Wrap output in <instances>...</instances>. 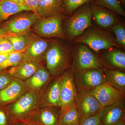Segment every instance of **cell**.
<instances>
[{"label": "cell", "instance_id": "cell-1", "mask_svg": "<svg viewBox=\"0 0 125 125\" xmlns=\"http://www.w3.org/2000/svg\"><path fill=\"white\" fill-rule=\"evenodd\" d=\"M45 60L46 67L53 78L64 73L72 66L69 50L56 42L52 43L45 55Z\"/></svg>", "mask_w": 125, "mask_h": 125}, {"label": "cell", "instance_id": "cell-2", "mask_svg": "<svg viewBox=\"0 0 125 125\" xmlns=\"http://www.w3.org/2000/svg\"><path fill=\"white\" fill-rule=\"evenodd\" d=\"M41 96L31 92L25 93L17 100L4 107L11 125L24 118L38 108Z\"/></svg>", "mask_w": 125, "mask_h": 125}, {"label": "cell", "instance_id": "cell-3", "mask_svg": "<svg viewBox=\"0 0 125 125\" xmlns=\"http://www.w3.org/2000/svg\"><path fill=\"white\" fill-rule=\"evenodd\" d=\"M75 43L88 45L95 52L117 46L114 39L109 33L98 29H90L84 33L75 38Z\"/></svg>", "mask_w": 125, "mask_h": 125}, {"label": "cell", "instance_id": "cell-4", "mask_svg": "<svg viewBox=\"0 0 125 125\" xmlns=\"http://www.w3.org/2000/svg\"><path fill=\"white\" fill-rule=\"evenodd\" d=\"M73 73L78 93L91 92L106 82L103 69H89Z\"/></svg>", "mask_w": 125, "mask_h": 125}, {"label": "cell", "instance_id": "cell-5", "mask_svg": "<svg viewBox=\"0 0 125 125\" xmlns=\"http://www.w3.org/2000/svg\"><path fill=\"white\" fill-rule=\"evenodd\" d=\"M92 9H82L66 21L65 25L66 35L70 40L82 35L92 25Z\"/></svg>", "mask_w": 125, "mask_h": 125}, {"label": "cell", "instance_id": "cell-6", "mask_svg": "<svg viewBox=\"0 0 125 125\" xmlns=\"http://www.w3.org/2000/svg\"><path fill=\"white\" fill-rule=\"evenodd\" d=\"M62 18L59 14L48 18H39L34 23V32L45 37L66 38L62 28Z\"/></svg>", "mask_w": 125, "mask_h": 125}, {"label": "cell", "instance_id": "cell-7", "mask_svg": "<svg viewBox=\"0 0 125 125\" xmlns=\"http://www.w3.org/2000/svg\"><path fill=\"white\" fill-rule=\"evenodd\" d=\"M78 92L71 69L62 74L60 92V115L75 104Z\"/></svg>", "mask_w": 125, "mask_h": 125}, {"label": "cell", "instance_id": "cell-8", "mask_svg": "<svg viewBox=\"0 0 125 125\" xmlns=\"http://www.w3.org/2000/svg\"><path fill=\"white\" fill-rule=\"evenodd\" d=\"M39 18L37 14L32 11L20 14L6 23L1 28L7 35L25 34Z\"/></svg>", "mask_w": 125, "mask_h": 125}, {"label": "cell", "instance_id": "cell-9", "mask_svg": "<svg viewBox=\"0 0 125 125\" xmlns=\"http://www.w3.org/2000/svg\"><path fill=\"white\" fill-rule=\"evenodd\" d=\"M71 69L73 72L91 69H103L101 62L93 52L85 45H80L73 57Z\"/></svg>", "mask_w": 125, "mask_h": 125}, {"label": "cell", "instance_id": "cell-10", "mask_svg": "<svg viewBox=\"0 0 125 125\" xmlns=\"http://www.w3.org/2000/svg\"><path fill=\"white\" fill-rule=\"evenodd\" d=\"M53 78L46 67L42 64L31 77L23 82L27 92L42 97Z\"/></svg>", "mask_w": 125, "mask_h": 125}, {"label": "cell", "instance_id": "cell-11", "mask_svg": "<svg viewBox=\"0 0 125 125\" xmlns=\"http://www.w3.org/2000/svg\"><path fill=\"white\" fill-rule=\"evenodd\" d=\"M103 108L125 100V93L116 89L107 82L90 92Z\"/></svg>", "mask_w": 125, "mask_h": 125}, {"label": "cell", "instance_id": "cell-12", "mask_svg": "<svg viewBox=\"0 0 125 125\" xmlns=\"http://www.w3.org/2000/svg\"><path fill=\"white\" fill-rule=\"evenodd\" d=\"M60 108L58 107L39 108L24 118L39 125H60Z\"/></svg>", "mask_w": 125, "mask_h": 125}, {"label": "cell", "instance_id": "cell-13", "mask_svg": "<svg viewBox=\"0 0 125 125\" xmlns=\"http://www.w3.org/2000/svg\"><path fill=\"white\" fill-rule=\"evenodd\" d=\"M80 121L98 113L103 107L90 92L78 93L75 101Z\"/></svg>", "mask_w": 125, "mask_h": 125}, {"label": "cell", "instance_id": "cell-14", "mask_svg": "<svg viewBox=\"0 0 125 125\" xmlns=\"http://www.w3.org/2000/svg\"><path fill=\"white\" fill-rule=\"evenodd\" d=\"M62 74L51 80L39 101L38 108L55 106L60 107V92Z\"/></svg>", "mask_w": 125, "mask_h": 125}, {"label": "cell", "instance_id": "cell-15", "mask_svg": "<svg viewBox=\"0 0 125 125\" xmlns=\"http://www.w3.org/2000/svg\"><path fill=\"white\" fill-rule=\"evenodd\" d=\"M23 81L14 78L7 87L0 91V107H5L27 92Z\"/></svg>", "mask_w": 125, "mask_h": 125}, {"label": "cell", "instance_id": "cell-16", "mask_svg": "<svg viewBox=\"0 0 125 125\" xmlns=\"http://www.w3.org/2000/svg\"><path fill=\"white\" fill-rule=\"evenodd\" d=\"M51 43L49 40L33 38L24 52L23 60L42 63Z\"/></svg>", "mask_w": 125, "mask_h": 125}, {"label": "cell", "instance_id": "cell-17", "mask_svg": "<svg viewBox=\"0 0 125 125\" xmlns=\"http://www.w3.org/2000/svg\"><path fill=\"white\" fill-rule=\"evenodd\" d=\"M125 100L103 108L101 125H113L119 121L125 120Z\"/></svg>", "mask_w": 125, "mask_h": 125}, {"label": "cell", "instance_id": "cell-18", "mask_svg": "<svg viewBox=\"0 0 125 125\" xmlns=\"http://www.w3.org/2000/svg\"><path fill=\"white\" fill-rule=\"evenodd\" d=\"M42 64V63L23 60L7 71L14 78L24 81L31 77Z\"/></svg>", "mask_w": 125, "mask_h": 125}, {"label": "cell", "instance_id": "cell-19", "mask_svg": "<svg viewBox=\"0 0 125 125\" xmlns=\"http://www.w3.org/2000/svg\"><path fill=\"white\" fill-rule=\"evenodd\" d=\"M61 0H41L36 11L40 18H48L59 14L62 10Z\"/></svg>", "mask_w": 125, "mask_h": 125}, {"label": "cell", "instance_id": "cell-20", "mask_svg": "<svg viewBox=\"0 0 125 125\" xmlns=\"http://www.w3.org/2000/svg\"><path fill=\"white\" fill-rule=\"evenodd\" d=\"M23 11H31L22 4L16 3L9 0H0V23L11 16Z\"/></svg>", "mask_w": 125, "mask_h": 125}, {"label": "cell", "instance_id": "cell-21", "mask_svg": "<svg viewBox=\"0 0 125 125\" xmlns=\"http://www.w3.org/2000/svg\"><path fill=\"white\" fill-rule=\"evenodd\" d=\"M103 69L106 82L116 89L125 93V73L119 70Z\"/></svg>", "mask_w": 125, "mask_h": 125}, {"label": "cell", "instance_id": "cell-22", "mask_svg": "<svg viewBox=\"0 0 125 125\" xmlns=\"http://www.w3.org/2000/svg\"><path fill=\"white\" fill-rule=\"evenodd\" d=\"M92 15L97 23L101 27L109 28L115 24L116 19L114 16L105 10L99 7L92 9Z\"/></svg>", "mask_w": 125, "mask_h": 125}, {"label": "cell", "instance_id": "cell-23", "mask_svg": "<svg viewBox=\"0 0 125 125\" xmlns=\"http://www.w3.org/2000/svg\"><path fill=\"white\" fill-rule=\"evenodd\" d=\"M106 61L112 66L123 70L125 69V53L118 49L110 50L105 53Z\"/></svg>", "mask_w": 125, "mask_h": 125}, {"label": "cell", "instance_id": "cell-24", "mask_svg": "<svg viewBox=\"0 0 125 125\" xmlns=\"http://www.w3.org/2000/svg\"><path fill=\"white\" fill-rule=\"evenodd\" d=\"M27 34L8 35L5 36L11 43L14 51H25L33 38L27 36Z\"/></svg>", "mask_w": 125, "mask_h": 125}, {"label": "cell", "instance_id": "cell-25", "mask_svg": "<svg viewBox=\"0 0 125 125\" xmlns=\"http://www.w3.org/2000/svg\"><path fill=\"white\" fill-rule=\"evenodd\" d=\"M80 117L75 104L72 105L60 116V125H79Z\"/></svg>", "mask_w": 125, "mask_h": 125}, {"label": "cell", "instance_id": "cell-26", "mask_svg": "<svg viewBox=\"0 0 125 125\" xmlns=\"http://www.w3.org/2000/svg\"><path fill=\"white\" fill-rule=\"evenodd\" d=\"M25 51L13 52L9 53L8 57L0 65V71L5 70L10 67H13L23 61Z\"/></svg>", "mask_w": 125, "mask_h": 125}, {"label": "cell", "instance_id": "cell-27", "mask_svg": "<svg viewBox=\"0 0 125 125\" xmlns=\"http://www.w3.org/2000/svg\"><path fill=\"white\" fill-rule=\"evenodd\" d=\"M96 3L124 17L125 16V11L118 0H96Z\"/></svg>", "mask_w": 125, "mask_h": 125}, {"label": "cell", "instance_id": "cell-28", "mask_svg": "<svg viewBox=\"0 0 125 125\" xmlns=\"http://www.w3.org/2000/svg\"><path fill=\"white\" fill-rule=\"evenodd\" d=\"M113 31L115 36L117 42L119 45L125 48V27L120 24L114 25L113 27Z\"/></svg>", "mask_w": 125, "mask_h": 125}, {"label": "cell", "instance_id": "cell-29", "mask_svg": "<svg viewBox=\"0 0 125 125\" xmlns=\"http://www.w3.org/2000/svg\"><path fill=\"white\" fill-rule=\"evenodd\" d=\"M89 0H63L64 5L67 12L72 13L82 5L87 3Z\"/></svg>", "mask_w": 125, "mask_h": 125}, {"label": "cell", "instance_id": "cell-30", "mask_svg": "<svg viewBox=\"0 0 125 125\" xmlns=\"http://www.w3.org/2000/svg\"><path fill=\"white\" fill-rule=\"evenodd\" d=\"M102 110L98 113L81 120L79 125H101Z\"/></svg>", "mask_w": 125, "mask_h": 125}, {"label": "cell", "instance_id": "cell-31", "mask_svg": "<svg viewBox=\"0 0 125 125\" xmlns=\"http://www.w3.org/2000/svg\"><path fill=\"white\" fill-rule=\"evenodd\" d=\"M14 79L7 70L0 71V91L9 85Z\"/></svg>", "mask_w": 125, "mask_h": 125}, {"label": "cell", "instance_id": "cell-32", "mask_svg": "<svg viewBox=\"0 0 125 125\" xmlns=\"http://www.w3.org/2000/svg\"><path fill=\"white\" fill-rule=\"evenodd\" d=\"M13 52L11 43L5 37L0 39V54H9Z\"/></svg>", "mask_w": 125, "mask_h": 125}, {"label": "cell", "instance_id": "cell-33", "mask_svg": "<svg viewBox=\"0 0 125 125\" xmlns=\"http://www.w3.org/2000/svg\"><path fill=\"white\" fill-rule=\"evenodd\" d=\"M41 0H23V4L36 14V11Z\"/></svg>", "mask_w": 125, "mask_h": 125}, {"label": "cell", "instance_id": "cell-34", "mask_svg": "<svg viewBox=\"0 0 125 125\" xmlns=\"http://www.w3.org/2000/svg\"><path fill=\"white\" fill-rule=\"evenodd\" d=\"M0 125H11L4 107H0Z\"/></svg>", "mask_w": 125, "mask_h": 125}, {"label": "cell", "instance_id": "cell-35", "mask_svg": "<svg viewBox=\"0 0 125 125\" xmlns=\"http://www.w3.org/2000/svg\"><path fill=\"white\" fill-rule=\"evenodd\" d=\"M19 121L20 122L24 125H39L33 123L26 118H23L21 119Z\"/></svg>", "mask_w": 125, "mask_h": 125}, {"label": "cell", "instance_id": "cell-36", "mask_svg": "<svg viewBox=\"0 0 125 125\" xmlns=\"http://www.w3.org/2000/svg\"><path fill=\"white\" fill-rule=\"evenodd\" d=\"M9 54H0V65L1 64L6 60Z\"/></svg>", "mask_w": 125, "mask_h": 125}, {"label": "cell", "instance_id": "cell-37", "mask_svg": "<svg viewBox=\"0 0 125 125\" xmlns=\"http://www.w3.org/2000/svg\"><path fill=\"white\" fill-rule=\"evenodd\" d=\"M7 35V34L4 31V30H3L1 28H0V39L5 37Z\"/></svg>", "mask_w": 125, "mask_h": 125}, {"label": "cell", "instance_id": "cell-38", "mask_svg": "<svg viewBox=\"0 0 125 125\" xmlns=\"http://www.w3.org/2000/svg\"><path fill=\"white\" fill-rule=\"evenodd\" d=\"M113 125H125V120H122Z\"/></svg>", "mask_w": 125, "mask_h": 125}, {"label": "cell", "instance_id": "cell-39", "mask_svg": "<svg viewBox=\"0 0 125 125\" xmlns=\"http://www.w3.org/2000/svg\"><path fill=\"white\" fill-rule=\"evenodd\" d=\"M9 0L11 1H13V2H16V3L23 4V0Z\"/></svg>", "mask_w": 125, "mask_h": 125}, {"label": "cell", "instance_id": "cell-40", "mask_svg": "<svg viewBox=\"0 0 125 125\" xmlns=\"http://www.w3.org/2000/svg\"><path fill=\"white\" fill-rule=\"evenodd\" d=\"M11 125H24L20 122L18 121L12 123Z\"/></svg>", "mask_w": 125, "mask_h": 125}, {"label": "cell", "instance_id": "cell-41", "mask_svg": "<svg viewBox=\"0 0 125 125\" xmlns=\"http://www.w3.org/2000/svg\"><path fill=\"white\" fill-rule=\"evenodd\" d=\"M120 0L123 3H124L125 2V0Z\"/></svg>", "mask_w": 125, "mask_h": 125}, {"label": "cell", "instance_id": "cell-42", "mask_svg": "<svg viewBox=\"0 0 125 125\" xmlns=\"http://www.w3.org/2000/svg\"></svg>", "mask_w": 125, "mask_h": 125}]
</instances>
